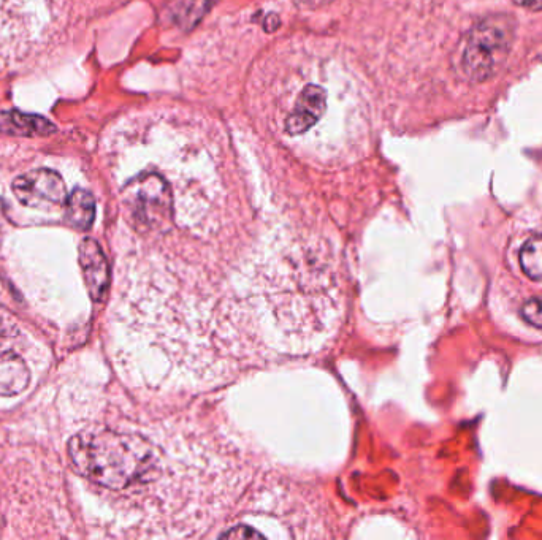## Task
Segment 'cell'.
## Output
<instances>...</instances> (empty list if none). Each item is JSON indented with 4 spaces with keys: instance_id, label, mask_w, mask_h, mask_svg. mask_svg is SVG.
<instances>
[{
    "instance_id": "6",
    "label": "cell",
    "mask_w": 542,
    "mask_h": 540,
    "mask_svg": "<svg viewBox=\"0 0 542 540\" xmlns=\"http://www.w3.org/2000/svg\"><path fill=\"white\" fill-rule=\"evenodd\" d=\"M31 382V371L15 352L0 354V396H16Z\"/></svg>"
},
{
    "instance_id": "12",
    "label": "cell",
    "mask_w": 542,
    "mask_h": 540,
    "mask_svg": "<svg viewBox=\"0 0 542 540\" xmlns=\"http://www.w3.org/2000/svg\"><path fill=\"white\" fill-rule=\"evenodd\" d=\"M511 2L528 10H542V0H511Z\"/></svg>"
},
{
    "instance_id": "2",
    "label": "cell",
    "mask_w": 542,
    "mask_h": 540,
    "mask_svg": "<svg viewBox=\"0 0 542 540\" xmlns=\"http://www.w3.org/2000/svg\"><path fill=\"white\" fill-rule=\"evenodd\" d=\"M56 0H0V64L24 58L53 23Z\"/></svg>"
},
{
    "instance_id": "4",
    "label": "cell",
    "mask_w": 542,
    "mask_h": 540,
    "mask_svg": "<svg viewBox=\"0 0 542 540\" xmlns=\"http://www.w3.org/2000/svg\"><path fill=\"white\" fill-rule=\"evenodd\" d=\"M327 96L319 86H306L302 94L298 96L295 108L286 119V132L289 135L305 134L306 130L316 126V122L322 118L325 111Z\"/></svg>"
},
{
    "instance_id": "3",
    "label": "cell",
    "mask_w": 542,
    "mask_h": 540,
    "mask_svg": "<svg viewBox=\"0 0 542 540\" xmlns=\"http://www.w3.org/2000/svg\"><path fill=\"white\" fill-rule=\"evenodd\" d=\"M13 192L29 208L58 206L67 200L64 179L48 168H39L18 176L13 183Z\"/></svg>"
},
{
    "instance_id": "11",
    "label": "cell",
    "mask_w": 542,
    "mask_h": 540,
    "mask_svg": "<svg viewBox=\"0 0 542 540\" xmlns=\"http://www.w3.org/2000/svg\"><path fill=\"white\" fill-rule=\"evenodd\" d=\"M295 5L300 8H306V10H314V8L322 7L332 2V0H294Z\"/></svg>"
},
{
    "instance_id": "9",
    "label": "cell",
    "mask_w": 542,
    "mask_h": 540,
    "mask_svg": "<svg viewBox=\"0 0 542 540\" xmlns=\"http://www.w3.org/2000/svg\"><path fill=\"white\" fill-rule=\"evenodd\" d=\"M520 268L531 281L542 282V236L530 238L519 252Z\"/></svg>"
},
{
    "instance_id": "7",
    "label": "cell",
    "mask_w": 542,
    "mask_h": 540,
    "mask_svg": "<svg viewBox=\"0 0 542 540\" xmlns=\"http://www.w3.org/2000/svg\"><path fill=\"white\" fill-rule=\"evenodd\" d=\"M0 132L21 137H43L54 132V126L42 116L26 115L21 111L0 113Z\"/></svg>"
},
{
    "instance_id": "1",
    "label": "cell",
    "mask_w": 542,
    "mask_h": 540,
    "mask_svg": "<svg viewBox=\"0 0 542 540\" xmlns=\"http://www.w3.org/2000/svg\"><path fill=\"white\" fill-rule=\"evenodd\" d=\"M517 23L511 15L497 13L471 27L459 48V70L470 83L489 81L503 69L516 40Z\"/></svg>"
},
{
    "instance_id": "10",
    "label": "cell",
    "mask_w": 542,
    "mask_h": 540,
    "mask_svg": "<svg viewBox=\"0 0 542 540\" xmlns=\"http://www.w3.org/2000/svg\"><path fill=\"white\" fill-rule=\"evenodd\" d=\"M523 319L533 327L542 328V298L528 300L522 308Z\"/></svg>"
},
{
    "instance_id": "5",
    "label": "cell",
    "mask_w": 542,
    "mask_h": 540,
    "mask_svg": "<svg viewBox=\"0 0 542 540\" xmlns=\"http://www.w3.org/2000/svg\"><path fill=\"white\" fill-rule=\"evenodd\" d=\"M80 265L92 300H104L110 282V271L104 252L96 241L88 238L80 244Z\"/></svg>"
},
{
    "instance_id": "8",
    "label": "cell",
    "mask_w": 542,
    "mask_h": 540,
    "mask_svg": "<svg viewBox=\"0 0 542 540\" xmlns=\"http://www.w3.org/2000/svg\"><path fill=\"white\" fill-rule=\"evenodd\" d=\"M94 217H96V200L91 192L77 189L65 200V219L75 229H91Z\"/></svg>"
}]
</instances>
